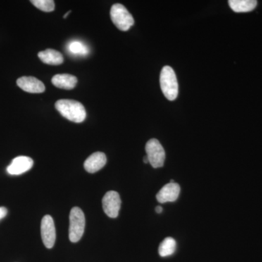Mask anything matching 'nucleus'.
<instances>
[{
	"instance_id": "15",
	"label": "nucleus",
	"mask_w": 262,
	"mask_h": 262,
	"mask_svg": "<svg viewBox=\"0 0 262 262\" xmlns=\"http://www.w3.org/2000/svg\"><path fill=\"white\" fill-rule=\"evenodd\" d=\"M177 248V243L172 237H166L159 246V254L162 257L170 256L173 254Z\"/></svg>"
},
{
	"instance_id": "7",
	"label": "nucleus",
	"mask_w": 262,
	"mask_h": 262,
	"mask_svg": "<svg viewBox=\"0 0 262 262\" xmlns=\"http://www.w3.org/2000/svg\"><path fill=\"white\" fill-rule=\"evenodd\" d=\"M41 235L43 244L47 248H52L56 242V232L54 221L50 215L43 217L41 222Z\"/></svg>"
},
{
	"instance_id": "4",
	"label": "nucleus",
	"mask_w": 262,
	"mask_h": 262,
	"mask_svg": "<svg viewBox=\"0 0 262 262\" xmlns=\"http://www.w3.org/2000/svg\"><path fill=\"white\" fill-rule=\"evenodd\" d=\"M110 16L115 27L122 32H127L134 24V19L124 5L115 4L110 10Z\"/></svg>"
},
{
	"instance_id": "9",
	"label": "nucleus",
	"mask_w": 262,
	"mask_h": 262,
	"mask_svg": "<svg viewBox=\"0 0 262 262\" xmlns=\"http://www.w3.org/2000/svg\"><path fill=\"white\" fill-rule=\"evenodd\" d=\"M180 190V186L177 183H168L157 194V200L160 203L176 201L178 199Z\"/></svg>"
},
{
	"instance_id": "16",
	"label": "nucleus",
	"mask_w": 262,
	"mask_h": 262,
	"mask_svg": "<svg viewBox=\"0 0 262 262\" xmlns=\"http://www.w3.org/2000/svg\"><path fill=\"white\" fill-rule=\"evenodd\" d=\"M67 48L72 54L75 55V56H87L89 53L88 46L84 45V43L80 42V41H72V42L69 43Z\"/></svg>"
},
{
	"instance_id": "20",
	"label": "nucleus",
	"mask_w": 262,
	"mask_h": 262,
	"mask_svg": "<svg viewBox=\"0 0 262 262\" xmlns=\"http://www.w3.org/2000/svg\"><path fill=\"white\" fill-rule=\"evenodd\" d=\"M144 163H149V159H148L147 156L144 157Z\"/></svg>"
},
{
	"instance_id": "17",
	"label": "nucleus",
	"mask_w": 262,
	"mask_h": 262,
	"mask_svg": "<svg viewBox=\"0 0 262 262\" xmlns=\"http://www.w3.org/2000/svg\"><path fill=\"white\" fill-rule=\"evenodd\" d=\"M31 3L38 9L44 12H52L55 10V3L53 0H32Z\"/></svg>"
},
{
	"instance_id": "2",
	"label": "nucleus",
	"mask_w": 262,
	"mask_h": 262,
	"mask_svg": "<svg viewBox=\"0 0 262 262\" xmlns=\"http://www.w3.org/2000/svg\"><path fill=\"white\" fill-rule=\"evenodd\" d=\"M160 87L165 98L172 101L177 99L179 94V84L177 75L173 69L165 66L161 71L160 77Z\"/></svg>"
},
{
	"instance_id": "12",
	"label": "nucleus",
	"mask_w": 262,
	"mask_h": 262,
	"mask_svg": "<svg viewBox=\"0 0 262 262\" xmlns=\"http://www.w3.org/2000/svg\"><path fill=\"white\" fill-rule=\"evenodd\" d=\"M51 81L52 83L58 89L68 91L75 89L77 83V77L70 74H59L55 75Z\"/></svg>"
},
{
	"instance_id": "1",
	"label": "nucleus",
	"mask_w": 262,
	"mask_h": 262,
	"mask_svg": "<svg viewBox=\"0 0 262 262\" xmlns=\"http://www.w3.org/2000/svg\"><path fill=\"white\" fill-rule=\"evenodd\" d=\"M55 106L62 116L76 123L83 122L87 116L83 105L74 100H59L56 101Z\"/></svg>"
},
{
	"instance_id": "21",
	"label": "nucleus",
	"mask_w": 262,
	"mask_h": 262,
	"mask_svg": "<svg viewBox=\"0 0 262 262\" xmlns=\"http://www.w3.org/2000/svg\"><path fill=\"white\" fill-rule=\"evenodd\" d=\"M70 13H71V11L67 12V13H66V14L64 15H63V18H67V17L68 16L69 14H70Z\"/></svg>"
},
{
	"instance_id": "10",
	"label": "nucleus",
	"mask_w": 262,
	"mask_h": 262,
	"mask_svg": "<svg viewBox=\"0 0 262 262\" xmlns=\"http://www.w3.org/2000/svg\"><path fill=\"white\" fill-rule=\"evenodd\" d=\"M17 84L20 89L32 94H40L46 91V86L43 82L35 77H20L17 80Z\"/></svg>"
},
{
	"instance_id": "11",
	"label": "nucleus",
	"mask_w": 262,
	"mask_h": 262,
	"mask_svg": "<svg viewBox=\"0 0 262 262\" xmlns=\"http://www.w3.org/2000/svg\"><path fill=\"white\" fill-rule=\"evenodd\" d=\"M106 163V157L104 153L95 152L84 161V168L90 173H94L101 170Z\"/></svg>"
},
{
	"instance_id": "14",
	"label": "nucleus",
	"mask_w": 262,
	"mask_h": 262,
	"mask_svg": "<svg viewBox=\"0 0 262 262\" xmlns=\"http://www.w3.org/2000/svg\"><path fill=\"white\" fill-rule=\"evenodd\" d=\"M229 5L235 13H247L256 8L257 1L255 0H229Z\"/></svg>"
},
{
	"instance_id": "19",
	"label": "nucleus",
	"mask_w": 262,
	"mask_h": 262,
	"mask_svg": "<svg viewBox=\"0 0 262 262\" xmlns=\"http://www.w3.org/2000/svg\"><path fill=\"white\" fill-rule=\"evenodd\" d=\"M155 211H156L157 213H162V212H163V209L161 206H158L156 207V208H155Z\"/></svg>"
},
{
	"instance_id": "18",
	"label": "nucleus",
	"mask_w": 262,
	"mask_h": 262,
	"mask_svg": "<svg viewBox=\"0 0 262 262\" xmlns=\"http://www.w3.org/2000/svg\"><path fill=\"white\" fill-rule=\"evenodd\" d=\"M8 213V210L5 207H0V221L4 219Z\"/></svg>"
},
{
	"instance_id": "5",
	"label": "nucleus",
	"mask_w": 262,
	"mask_h": 262,
	"mask_svg": "<svg viewBox=\"0 0 262 262\" xmlns=\"http://www.w3.org/2000/svg\"><path fill=\"white\" fill-rule=\"evenodd\" d=\"M145 149L149 163L153 168H158L163 166L165 160V150L158 139H150L146 143Z\"/></svg>"
},
{
	"instance_id": "13",
	"label": "nucleus",
	"mask_w": 262,
	"mask_h": 262,
	"mask_svg": "<svg viewBox=\"0 0 262 262\" xmlns=\"http://www.w3.org/2000/svg\"><path fill=\"white\" fill-rule=\"evenodd\" d=\"M39 59L46 64L58 66L63 63V56L60 52L53 49H47L38 53Z\"/></svg>"
},
{
	"instance_id": "8",
	"label": "nucleus",
	"mask_w": 262,
	"mask_h": 262,
	"mask_svg": "<svg viewBox=\"0 0 262 262\" xmlns=\"http://www.w3.org/2000/svg\"><path fill=\"white\" fill-rule=\"evenodd\" d=\"M33 165L34 161L32 158L27 156L17 157L7 168V171L10 175H20L30 170Z\"/></svg>"
},
{
	"instance_id": "3",
	"label": "nucleus",
	"mask_w": 262,
	"mask_h": 262,
	"mask_svg": "<svg viewBox=\"0 0 262 262\" xmlns=\"http://www.w3.org/2000/svg\"><path fill=\"white\" fill-rule=\"evenodd\" d=\"M85 227V217L83 211L78 207L72 208L70 215L69 237L71 242L77 243L83 235Z\"/></svg>"
},
{
	"instance_id": "6",
	"label": "nucleus",
	"mask_w": 262,
	"mask_h": 262,
	"mask_svg": "<svg viewBox=\"0 0 262 262\" xmlns=\"http://www.w3.org/2000/svg\"><path fill=\"white\" fill-rule=\"evenodd\" d=\"M103 211L110 218H117L121 207L120 194L115 191H110L103 196L102 200Z\"/></svg>"
}]
</instances>
